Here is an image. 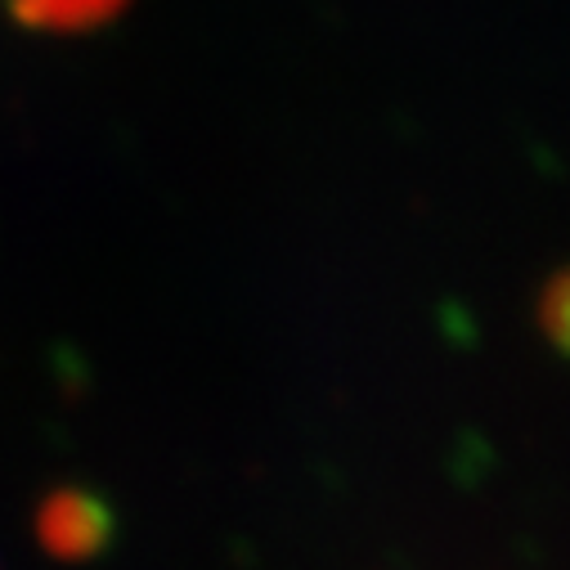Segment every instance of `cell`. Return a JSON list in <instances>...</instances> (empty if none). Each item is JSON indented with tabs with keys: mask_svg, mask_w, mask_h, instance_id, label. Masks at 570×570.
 <instances>
[{
	"mask_svg": "<svg viewBox=\"0 0 570 570\" xmlns=\"http://www.w3.org/2000/svg\"><path fill=\"white\" fill-rule=\"evenodd\" d=\"M46 521H59V534H50V543H55L59 552L99 539V512H95V508H81L77 499H59V503L46 512Z\"/></svg>",
	"mask_w": 570,
	"mask_h": 570,
	"instance_id": "2",
	"label": "cell"
},
{
	"mask_svg": "<svg viewBox=\"0 0 570 570\" xmlns=\"http://www.w3.org/2000/svg\"><path fill=\"white\" fill-rule=\"evenodd\" d=\"M14 14L32 28H50V32H77V28H95L104 23L112 10H121L126 0H10Z\"/></svg>",
	"mask_w": 570,
	"mask_h": 570,
	"instance_id": "1",
	"label": "cell"
}]
</instances>
